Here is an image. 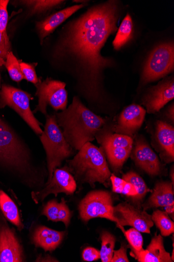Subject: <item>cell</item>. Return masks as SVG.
<instances>
[{
    "label": "cell",
    "mask_w": 174,
    "mask_h": 262,
    "mask_svg": "<svg viewBox=\"0 0 174 262\" xmlns=\"http://www.w3.org/2000/svg\"><path fill=\"white\" fill-rule=\"evenodd\" d=\"M109 2L94 7L69 27L64 38L67 52L76 57L86 71L88 90L95 91L97 80L110 61L101 55L102 48L110 35L116 30L117 7Z\"/></svg>",
    "instance_id": "obj_1"
},
{
    "label": "cell",
    "mask_w": 174,
    "mask_h": 262,
    "mask_svg": "<svg viewBox=\"0 0 174 262\" xmlns=\"http://www.w3.org/2000/svg\"><path fill=\"white\" fill-rule=\"evenodd\" d=\"M57 123L72 149L80 150L105 124V120L84 105L77 97L72 103L62 112L56 115Z\"/></svg>",
    "instance_id": "obj_2"
},
{
    "label": "cell",
    "mask_w": 174,
    "mask_h": 262,
    "mask_svg": "<svg viewBox=\"0 0 174 262\" xmlns=\"http://www.w3.org/2000/svg\"><path fill=\"white\" fill-rule=\"evenodd\" d=\"M74 158L67 162V168L74 179L94 188L96 183L106 184L111 176L103 148L86 143Z\"/></svg>",
    "instance_id": "obj_3"
},
{
    "label": "cell",
    "mask_w": 174,
    "mask_h": 262,
    "mask_svg": "<svg viewBox=\"0 0 174 262\" xmlns=\"http://www.w3.org/2000/svg\"><path fill=\"white\" fill-rule=\"evenodd\" d=\"M46 116V122L40 139L45 151L48 172V183L54 172L62 162L73 154V149L68 144L59 126L56 115Z\"/></svg>",
    "instance_id": "obj_4"
},
{
    "label": "cell",
    "mask_w": 174,
    "mask_h": 262,
    "mask_svg": "<svg viewBox=\"0 0 174 262\" xmlns=\"http://www.w3.org/2000/svg\"><path fill=\"white\" fill-rule=\"evenodd\" d=\"M0 162L21 173L31 171L30 156L11 128L0 118Z\"/></svg>",
    "instance_id": "obj_5"
},
{
    "label": "cell",
    "mask_w": 174,
    "mask_h": 262,
    "mask_svg": "<svg viewBox=\"0 0 174 262\" xmlns=\"http://www.w3.org/2000/svg\"><path fill=\"white\" fill-rule=\"evenodd\" d=\"M95 138L102 145L106 156L115 172L120 171L130 157L134 145L133 139L119 134L98 132Z\"/></svg>",
    "instance_id": "obj_6"
},
{
    "label": "cell",
    "mask_w": 174,
    "mask_h": 262,
    "mask_svg": "<svg viewBox=\"0 0 174 262\" xmlns=\"http://www.w3.org/2000/svg\"><path fill=\"white\" fill-rule=\"evenodd\" d=\"M32 95L27 92L4 84L0 90V108L7 106L14 110L37 135L40 136L42 125L36 119L30 107Z\"/></svg>",
    "instance_id": "obj_7"
},
{
    "label": "cell",
    "mask_w": 174,
    "mask_h": 262,
    "mask_svg": "<svg viewBox=\"0 0 174 262\" xmlns=\"http://www.w3.org/2000/svg\"><path fill=\"white\" fill-rule=\"evenodd\" d=\"M173 68V43L160 45L148 58L143 70L141 82L144 84L158 80L172 72Z\"/></svg>",
    "instance_id": "obj_8"
},
{
    "label": "cell",
    "mask_w": 174,
    "mask_h": 262,
    "mask_svg": "<svg viewBox=\"0 0 174 262\" xmlns=\"http://www.w3.org/2000/svg\"><path fill=\"white\" fill-rule=\"evenodd\" d=\"M35 86L37 89L36 95L38 98V104L33 112L34 114L40 112L46 116L47 105L52 106L56 111L66 110L68 94L64 82L48 78L42 81L41 78H39Z\"/></svg>",
    "instance_id": "obj_9"
},
{
    "label": "cell",
    "mask_w": 174,
    "mask_h": 262,
    "mask_svg": "<svg viewBox=\"0 0 174 262\" xmlns=\"http://www.w3.org/2000/svg\"><path fill=\"white\" fill-rule=\"evenodd\" d=\"M112 194L106 190H93L81 201L79 212L85 222L95 218L105 219L115 223Z\"/></svg>",
    "instance_id": "obj_10"
},
{
    "label": "cell",
    "mask_w": 174,
    "mask_h": 262,
    "mask_svg": "<svg viewBox=\"0 0 174 262\" xmlns=\"http://www.w3.org/2000/svg\"><path fill=\"white\" fill-rule=\"evenodd\" d=\"M113 216L117 227L129 226L142 233H151L154 225L152 215L127 202L113 207Z\"/></svg>",
    "instance_id": "obj_11"
},
{
    "label": "cell",
    "mask_w": 174,
    "mask_h": 262,
    "mask_svg": "<svg viewBox=\"0 0 174 262\" xmlns=\"http://www.w3.org/2000/svg\"><path fill=\"white\" fill-rule=\"evenodd\" d=\"M77 184L76 179L68 171L67 166L55 170L52 179L46 183L40 191L32 193V198L36 203L42 201L49 194L57 197L59 193L72 195L76 191Z\"/></svg>",
    "instance_id": "obj_12"
},
{
    "label": "cell",
    "mask_w": 174,
    "mask_h": 262,
    "mask_svg": "<svg viewBox=\"0 0 174 262\" xmlns=\"http://www.w3.org/2000/svg\"><path fill=\"white\" fill-rule=\"evenodd\" d=\"M130 156L141 170L152 177L161 175L163 166L156 153L142 138L136 140Z\"/></svg>",
    "instance_id": "obj_13"
},
{
    "label": "cell",
    "mask_w": 174,
    "mask_h": 262,
    "mask_svg": "<svg viewBox=\"0 0 174 262\" xmlns=\"http://www.w3.org/2000/svg\"><path fill=\"white\" fill-rule=\"evenodd\" d=\"M174 98L173 78L161 81L149 90L142 99V103L149 114L159 112Z\"/></svg>",
    "instance_id": "obj_14"
},
{
    "label": "cell",
    "mask_w": 174,
    "mask_h": 262,
    "mask_svg": "<svg viewBox=\"0 0 174 262\" xmlns=\"http://www.w3.org/2000/svg\"><path fill=\"white\" fill-rule=\"evenodd\" d=\"M146 110L136 104H132L120 114L115 127L117 134L132 137L142 126Z\"/></svg>",
    "instance_id": "obj_15"
},
{
    "label": "cell",
    "mask_w": 174,
    "mask_h": 262,
    "mask_svg": "<svg viewBox=\"0 0 174 262\" xmlns=\"http://www.w3.org/2000/svg\"><path fill=\"white\" fill-rule=\"evenodd\" d=\"M22 261V249L13 230L0 227V262Z\"/></svg>",
    "instance_id": "obj_16"
},
{
    "label": "cell",
    "mask_w": 174,
    "mask_h": 262,
    "mask_svg": "<svg viewBox=\"0 0 174 262\" xmlns=\"http://www.w3.org/2000/svg\"><path fill=\"white\" fill-rule=\"evenodd\" d=\"M156 140L161 158L166 163L174 160V128L166 122L158 121L156 123Z\"/></svg>",
    "instance_id": "obj_17"
},
{
    "label": "cell",
    "mask_w": 174,
    "mask_h": 262,
    "mask_svg": "<svg viewBox=\"0 0 174 262\" xmlns=\"http://www.w3.org/2000/svg\"><path fill=\"white\" fill-rule=\"evenodd\" d=\"M84 7V5L73 6L49 15L45 19L36 23V28L41 43L44 38L51 35L68 17Z\"/></svg>",
    "instance_id": "obj_18"
},
{
    "label": "cell",
    "mask_w": 174,
    "mask_h": 262,
    "mask_svg": "<svg viewBox=\"0 0 174 262\" xmlns=\"http://www.w3.org/2000/svg\"><path fill=\"white\" fill-rule=\"evenodd\" d=\"M152 195L145 203L141 205L143 210L151 208L166 207L174 205L173 186L169 181L158 182Z\"/></svg>",
    "instance_id": "obj_19"
},
{
    "label": "cell",
    "mask_w": 174,
    "mask_h": 262,
    "mask_svg": "<svg viewBox=\"0 0 174 262\" xmlns=\"http://www.w3.org/2000/svg\"><path fill=\"white\" fill-rule=\"evenodd\" d=\"M139 262H172L170 254L164 248L163 238L161 234L153 237L151 243L136 257Z\"/></svg>",
    "instance_id": "obj_20"
},
{
    "label": "cell",
    "mask_w": 174,
    "mask_h": 262,
    "mask_svg": "<svg viewBox=\"0 0 174 262\" xmlns=\"http://www.w3.org/2000/svg\"><path fill=\"white\" fill-rule=\"evenodd\" d=\"M65 234L64 231H58L45 226L38 227L34 234L35 245L45 251L56 250L62 243Z\"/></svg>",
    "instance_id": "obj_21"
},
{
    "label": "cell",
    "mask_w": 174,
    "mask_h": 262,
    "mask_svg": "<svg viewBox=\"0 0 174 262\" xmlns=\"http://www.w3.org/2000/svg\"><path fill=\"white\" fill-rule=\"evenodd\" d=\"M42 213L48 221L63 222L66 227L69 226L72 216L64 198L62 199L60 203L55 200L48 202L44 207Z\"/></svg>",
    "instance_id": "obj_22"
},
{
    "label": "cell",
    "mask_w": 174,
    "mask_h": 262,
    "mask_svg": "<svg viewBox=\"0 0 174 262\" xmlns=\"http://www.w3.org/2000/svg\"><path fill=\"white\" fill-rule=\"evenodd\" d=\"M0 208L7 219L19 230L23 226L21 222L17 206L3 190H0Z\"/></svg>",
    "instance_id": "obj_23"
},
{
    "label": "cell",
    "mask_w": 174,
    "mask_h": 262,
    "mask_svg": "<svg viewBox=\"0 0 174 262\" xmlns=\"http://www.w3.org/2000/svg\"><path fill=\"white\" fill-rule=\"evenodd\" d=\"M122 179L136 187L137 195L131 200L134 205L141 208V205L145 196L148 192H152L153 190L149 189L143 179L134 171H130L123 174Z\"/></svg>",
    "instance_id": "obj_24"
},
{
    "label": "cell",
    "mask_w": 174,
    "mask_h": 262,
    "mask_svg": "<svg viewBox=\"0 0 174 262\" xmlns=\"http://www.w3.org/2000/svg\"><path fill=\"white\" fill-rule=\"evenodd\" d=\"M133 23L131 15L128 14L122 21L116 36L113 42L114 49L118 50L132 37Z\"/></svg>",
    "instance_id": "obj_25"
},
{
    "label": "cell",
    "mask_w": 174,
    "mask_h": 262,
    "mask_svg": "<svg viewBox=\"0 0 174 262\" xmlns=\"http://www.w3.org/2000/svg\"><path fill=\"white\" fill-rule=\"evenodd\" d=\"M152 219L154 223L160 230L162 236H168L173 233V222L166 211L156 210L154 211Z\"/></svg>",
    "instance_id": "obj_26"
},
{
    "label": "cell",
    "mask_w": 174,
    "mask_h": 262,
    "mask_svg": "<svg viewBox=\"0 0 174 262\" xmlns=\"http://www.w3.org/2000/svg\"><path fill=\"white\" fill-rule=\"evenodd\" d=\"M118 228L123 233L129 244V247L131 249V254L136 259L139 254L143 250V239L141 232L132 228L128 230H125L123 227L119 226Z\"/></svg>",
    "instance_id": "obj_27"
},
{
    "label": "cell",
    "mask_w": 174,
    "mask_h": 262,
    "mask_svg": "<svg viewBox=\"0 0 174 262\" xmlns=\"http://www.w3.org/2000/svg\"><path fill=\"white\" fill-rule=\"evenodd\" d=\"M102 248L101 258L103 262H111L116 243L115 236L108 231H103L101 236Z\"/></svg>",
    "instance_id": "obj_28"
},
{
    "label": "cell",
    "mask_w": 174,
    "mask_h": 262,
    "mask_svg": "<svg viewBox=\"0 0 174 262\" xmlns=\"http://www.w3.org/2000/svg\"><path fill=\"white\" fill-rule=\"evenodd\" d=\"M21 2L29 8L32 14H39L58 7L64 2L59 0H30Z\"/></svg>",
    "instance_id": "obj_29"
},
{
    "label": "cell",
    "mask_w": 174,
    "mask_h": 262,
    "mask_svg": "<svg viewBox=\"0 0 174 262\" xmlns=\"http://www.w3.org/2000/svg\"><path fill=\"white\" fill-rule=\"evenodd\" d=\"M4 65L6 67L11 78L16 82L24 79L20 69L19 62L12 52L8 54Z\"/></svg>",
    "instance_id": "obj_30"
},
{
    "label": "cell",
    "mask_w": 174,
    "mask_h": 262,
    "mask_svg": "<svg viewBox=\"0 0 174 262\" xmlns=\"http://www.w3.org/2000/svg\"><path fill=\"white\" fill-rule=\"evenodd\" d=\"M19 64L24 79L35 85L38 83L39 79L37 77L35 71L36 64L21 61L19 62Z\"/></svg>",
    "instance_id": "obj_31"
},
{
    "label": "cell",
    "mask_w": 174,
    "mask_h": 262,
    "mask_svg": "<svg viewBox=\"0 0 174 262\" xmlns=\"http://www.w3.org/2000/svg\"><path fill=\"white\" fill-rule=\"evenodd\" d=\"M8 0H0V32H6L9 15L7 11Z\"/></svg>",
    "instance_id": "obj_32"
},
{
    "label": "cell",
    "mask_w": 174,
    "mask_h": 262,
    "mask_svg": "<svg viewBox=\"0 0 174 262\" xmlns=\"http://www.w3.org/2000/svg\"><path fill=\"white\" fill-rule=\"evenodd\" d=\"M129 247L126 244H121L120 249L114 250L111 262H129L130 260L127 254Z\"/></svg>",
    "instance_id": "obj_33"
},
{
    "label": "cell",
    "mask_w": 174,
    "mask_h": 262,
    "mask_svg": "<svg viewBox=\"0 0 174 262\" xmlns=\"http://www.w3.org/2000/svg\"><path fill=\"white\" fill-rule=\"evenodd\" d=\"M11 49V43L9 38L6 40L1 45H0V71L2 67L4 64L5 60L6 59L7 56ZM1 72H0V88H1Z\"/></svg>",
    "instance_id": "obj_34"
},
{
    "label": "cell",
    "mask_w": 174,
    "mask_h": 262,
    "mask_svg": "<svg viewBox=\"0 0 174 262\" xmlns=\"http://www.w3.org/2000/svg\"><path fill=\"white\" fill-rule=\"evenodd\" d=\"M82 257L86 261L97 260L101 258V252L94 248L88 247L83 251Z\"/></svg>",
    "instance_id": "obj_35"
},
{
    "label": "cell",
    "mask_w": 174,
    "mask_h": 262,
    "mask_svg": "<svg viewBox=\"0 0 174 262\" xmlns=\"http://www.w3.org/2000/svg\"><path fill=\"white\" fill-rule=\"evenodd\" d=\"M110 180L112 184V189L114 193L121 194L122 190L128 182L111 174Z\"/></svg>",
    "instance_id": "obj_36"
},
{
    "label": "cell",
    "mask_w": 174,
    "mask_h": 262,
    "mask_svg": "<svg viewBox=\"0 0 174 262\" xmlns=\"http://www.w3.org/2000/svg\"><path fill=\"white\" fill-rule=\"evenodd\" d=\"M121 194L132 199L137 195V190L134 185L128 182L125 187H124Z\"/></svg>",
    "instance_id": "obj_37"
},
{
    "label": "cell",
    "mask_w": 174,
    "mask_h": 262,
    "mask_svg": "<svg viewBox=\"0 0 174 262\" xmlns=\"http://www.w3.org/2000/svg\"><path fill=\"white\" fill-rule=\"evenodd\" d=\"M174 109V107H173V104H172V105L169 107V108L168 109V112H167V116L168 117V118L169 119V120L172 122V123H173L174 122V115H173V113H174V111H173V110Z\"/></svg>",
    "instance_id": "obj_38"
},
{
    "label": "cell",
    "mask_w": 174,
    "mask_h": 262,
    "mask_svg": "<svg viewBox=\"0 0 174 262\" xmlns=\"http://www.w3.org/2000/svg\"><path fill=\"white\" fill-rule=\"evenodd\" d=\"M165 208L166 212L168 213V215H170L172 216V220L173 219V213H174V205H171L167 206Z\"/></svg>",
    "instance_id": "obj_39"
},
{
    "label": "cell",
    "mask_w": 174,
    "mask_h": 262,
    "mask_svg": "<svg viewBox=\"0 0 174 262\" xmlns=\"http://www.w3.org/2000/svg\"><path fill=\"white\" fill-rule=\"evenodd\" d=\"M170 174L172 175V176H171V179H172V180H171V183H172V185L173 186V180H173V177H174V175H173V169H172V172H171V173H170Z\"/></svg>",
    "instance_id": "obj_40"
}]
</instances>
